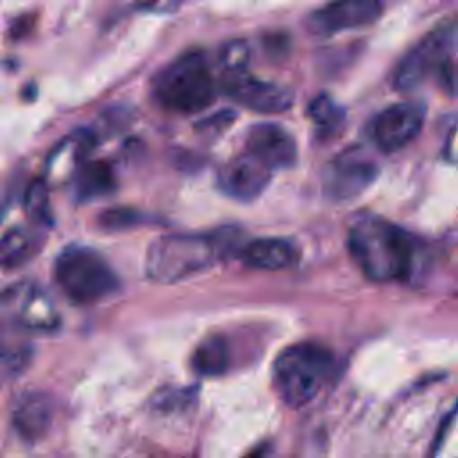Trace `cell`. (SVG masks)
I'll return each instance as SVG.
<instances>
[{
  "label": "cell",
  "instance_id": "obj_9",
  "mask_svg": "<svg viewBox=\"0 0 458 458\" xmlns=\"http://www.w3.org/2000/svg\"><path fill=\"white\" fill-rule=\"evenodd\" d=\"M220 88L236 104L256 113H283L293 106L290 88L256 79L247 70L225 73Z\"/></svg>",
  "mask_w": 458,
  "mask_h": 458
},
{
  "label": "cell",
  "instance_id": "obj_15",
  "mask_svg": "<svg viewBox=\"0 0 458 458\" xmlns=\"http://www.w3.org/2000/svg\"><path fill=\"white\" fill-rule=\"evenodd\" d=\"M240 258L252 268L283 270L299 261V249L283 238H258L242 247Z\"/></svg>",
  "mask_w": 458,
  "mask_h": 458
},
{
  "label": "cell",
  "instance_id": "obj_5",
  "mask_svg": "<svg viewBox=\"0 0 458 458\" xmlns=\"http://www.w3.org/2000/svg\"><path fill=\"white\" fill-rule=\"evenodd\" d=\"M54 274L66 297L79 304L102 301L118 288V277L109 263L97 250L82 245L61 250Z\"/></svg>",
  "mask_w": 458,
  "mask_h": 458
},
{
  "label": "cell",
  "instance_id": "obj_8",
  "mask_svg": "<svg viewBox=\"0 0 458 458\" xmlns=\"http://www.w3.org/2000/svg\"><path fill=\"white\" fill-rule=\"evenodd\" d=\"M0 308L25 331L50 333L61 324L52 297L36 283H18L0 293Z\"/></svg>",
  "mask_w": 458,
  "mask_h": 458
},
{
  "label": "cell",
  "instance_id": "obj_1",
  "mask_svg": "<svg viewBox=\"0 0 458 458\" xmlns=\"http://www.w3.org/2000/svg\"><path fill=\"white\" fill-rule=\"evenodd\" d=\"M349 250L361 272L372 281L406 279L415 268L417 245L413 236L376 215L354 222L349 231Z\"/></svg>",
  "mask_w": 458,
  "mask_h": 458
},
{
  "label": "cell",
  "instance_id": "obj_20",
  "mask_svg": "<svg viewBox=\"0 0 458 458\" xmlns=\"http://www.w3.org/2000/svg\"><path fill=\"white\" fill-rule=\"evenodd\" d=\"M308 113L322 131H329V132L336 131L345 118L344 109L329 95L315 97L310 104Z\"/></svg>",
  "mask_w": 458,
  "mask_h": 458
},
{
  "label": "cell",
  "instance_id": "obj_24",
  "mask_svg": "<svg viewBox=\"0 0 458 458\" xmlns=\"http://www.w3.org/2000/svg\"><path fill=\"white\" fill-rule=\"evenodd\" d=\"M182 2H184V0H141V2L138 4V9L147 11V13L163 14V13L177 11Z\"/></svg>",
  "mask_w": 458,
  "mask_h": 458
},
{
  "label": "cell",
  "instance_id": "obj_18",
  "mask_svg": "<svg viewBox=\"0 0 458 458\" xmlns=\"http://www.w3.org/2000/svg\"><path fill=\"white\" fill-rule=\"evenodd\" d=\"M227 344L220 336H209L200 342L191 356V367L200 376H218L227 369Z\"/></svg>",
  "mask_w": 458,
  "mask_h": 458
},
{
  "label": "cell",
  "instance_id": "obj_22",
  "mask_svg": "<svg viewBox=\"0 0 458 458\" xmlns=\"http://www.w3.org/2000/svg\"><path fill=\"white\" fill-rule=\"evenodd\" d=\"M29 349L7 336H0V369L4 374H18L29 361Z\"/></svg>",
  "mask_w": 458,
  "mask_h": 458
},
{
  "label": "cell",
  "instance_id": "obj_13",
  "mask_svg": "<svg viewBox=\"0 0 458 458\" xmlns=\"http://www.w3.org/2000/svg\"><path fill=\"white\" fill-rule=\"evenodd\" d=\"M247 152L259 157L272 170L292 166L297 147L286 129L277 123H258L247 132Z\"/></svg>",
  "mask_w": 458,
  "mask_h": 458
},
{
  "label": "cell",
  "instance_id": "obj_25",
  "mask_svg": "<svg viewBox=\"0 0 458 458\" xmlns=\"http://www.w3.org/2000/svg\"><path fill=\"white\" fill-rule=\"evenodd\" d=\"M32 25H34V16H30V14L18 16V18L11 23L9 34H11L13 39L23 38V36H27V34L32 30Z\"/></svg>",
  "mask_w": 458,
  "mask_h": 458
},
{
  "label": "cell",
  "instance_id": "obj_10",
  "mask_svg": "<svg viewBox=\"0 0 458 458\" xmlns=\"http://www.w3.org/2000/svg\"><path fill=\"white\" fill-rule=\"evenodd\" d=\"M381 13V0H329L306 18V27L313 34H336L370 25Z\"/></svg>",
  "mask_w": 458,
  "mask_h": 458
},
{
  "label": "cell",
  "instance_id": "obj_7",
  "mask_svg": "<svg viewBox=\"0 0 458 458\" xmlns=\"http://www.w3.org/2000/svg\"><path fill=\"white\" fill-rule=\"evenodd\" d=\"M377 177V165L361 147L338 154L324 170V195L335 202H349L365 193Z\"/></svg>",
  "mask_w": 458,
  "mask_h": 458
},
{
  "label": "cell",
  "instance_id": "obj_11",
  "mask_svg": "<svg viewBox=\"0 0 458 458\" xmlns=\"http://www.w3.org/2000/svg\"><path fill=\"white\" fill-rule=\"evenodd\" d=\"M424 106L419 102H397L383 109L372 120L370 134L385 152H395L408 145L420 131Z\"/></svg>",
  "mask_w": 458,
  "mask_h": 458
},
{
  "label": "cell",
  "instance_id": "obj_4",
  "mask_svg": "<svg viewBox=\"0 0 458 458\" xmlns=\"http://www.w3.org/2000/svg\"><path fill=\"white\" fill-rule=\"evenodd\" d=\"M333 370V354L318 344H295L274 363V386L288 406L299 408L318 395Z\"/></svg>",
  "mask_w": 458,
  "mask_h": 458
},
{
  "label": "cell",
  "instance_id": "obj_21",
  "mask_svg": "<svg viewBox=\"0 0 458 458\" xmlns=\"http://www.w3.org/2000/svg\"><path fill=\"white\" fill-rule=\"evenodd\" d=\"M218 61L225 73L243 72L250 61V47L243 39H233L225 43L218 54Z\"/></svg>",
  "mask_w": 458,
  "mask_h": 458
},
{
  "label": "cell",
  "instance_id": "obj_3",
  "mask_svg": "<svg viewBox=\"0 0 458 458\" xmlns=\"http://www.w3.org/2000/svg\"><path fill=\"white\" fill-rule=\"evenodd\" d=\"M225 250V240L200 234H166L152 242L145 270L152 281L175 283L211 267Z\"/></svg>",
  "mask_w": 458,
  "mask_h": 458
},
{
  "label": "cell",
  "instance_id": "obj_19",
  "mask_svg": "<svg viewBox=\"0 0 458 458\" xmlns=\"http://www.w3.org/2000/svg\"><path fill=\"white\" fill-rule=\"evenodd\" d=\"M34 236L20 227H14L0 236V267L16 268L23 265L34 252Z\"/></svg>",
  "mask_w": 458,
  "mask_h": 458
},
{
  "label": "cell",
  "instance_id": "obj_6",
  "mask_svg": "<svg viewBox=\"0 0 458 458\" xmlns=\"http://www.w3.org/2000/svg\"><path fill=\"white\" fill-rule=\"evenodd\" d=\"M456 50V25L453 21L444 23L426 34L399 63L394 86L399 91H411L419 88L431 73H437L438 66L454 57Z\"/></svg>",
  "mask_w": 458,
  "mask_h": 458
},
{
  "label": "cell",
  "instance_id": "obj_12",
  "mask_svg": "<svg viewBox=\"0 0 458 458\" xmlns=\"http://www.w3.org/2000/svg\"><path fill=\"white\" fill-rule=\"evenodd\" d=\"M270 177L272 168L254 154L247 152L220 168L218 186L225 195L242 202H249L265 191Z\"/></svg>",
  "mask_w": 458,
  "mask_h": 458
},
{
  "label": "cell",
  "instance_id": "obj_17",
  "mask_svg": "<svg viewBox=\"0 0 458 458\" xmlns=\"http://www.w3.org/2000/svg\"><path fill=\"white\" fill-rule=\"evenodd\" d=\"M75 193L81 200H93L114 190V174L104 161H84L73 175Z\"/></svg>",
  "mask_w": 458,
  "mask_h": 458
},
{
  "label": "cell",
  "instance_id": "obj_2",
  "mask_svg": "<svg viewBox=\"0 0 458 458\" xmlns=\"http://www.w3.org/2000/svg\"><path fill=\"white\" fill-rule=\"evenodd\" d=\"M216 84L211 66L200 50H188L161 68L152 81L156 100L174 113L191 114L206 109L215 98Z\"/></svg>",
  "mask_w": 458,
  "mask_h": 458
},
{
  "label": "cell",
  "instance_id": "obj_16",
  "mask_svg": "<svg viewBox=\"0 0 458 458\" xmlns=\"http://www.w3.org/2000/svg\"><path fill=\"white\" fill-rule=\"evenodd\" d=\"M95 147V136L89 131H75L64 138L48 157V174L55 182L73 179L75 172Z\"/></svg>",
  "mask_w": 458,
  "mask_h": 458
},
{
  "label": "cell",
  "instance_id": "obj_14",
  "mask_svg": "<svg viewBox=\"0 0 458 458\" xmlns=\"http://www.w3.org/2000/svg\"><path fill=\"white\" fill-rule=\"evenodd\" d=\"M54 417L52 401L41 392H25L13 408V426L29 442L47 435Z\"/></svg>",
  "mask_w": 458,
  "mask_h": 458
},
{
  "label": "cell",
  "instance_id": "obj_23",
  "mask_svg": "<svg viewBox=\"0 0 458 458\" xmlns=\"http://www.w3.org/2000/svg\"><path fill=\"white\" fill-rule=\"evenodd\" d=\"M48 184L47 181L36 179L29 184L25 191V209L30 218L38 222L48 220Z\"/></svg>",
  "mask_w": 458,
  "mask_h": 458
}]
</instances>
